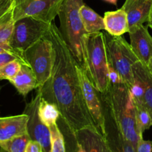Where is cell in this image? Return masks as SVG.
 I'll list each match as a JSON object with an SVG mask.
<instances>
[{
  "mask_svg": "<svg viewBox=\"0 0 152 152\" xmlns=\"http://www.w3.org/2000/svg\"><path fill=\"white\" fill-rule=\"evenodd\" d=\"M48 36L53 43L54 60L51 77L38 88L42 97L57 106L60 119L72 134L96 126L85 102L77 64L54 22L50 24Z\"/></svg>",
  "mask_w": 152,
  "mask_h": 152,
  "instance_id": "obj_1",
  "label": "cell"
},
{
  "mask_svg": "<svg viewBox=\"0 0 152 152\" xmlns=\"http://www.w3.org/2000/svg\"><path fill=\"white\" fill-rule=\"evenodd\" d=\"M83 0H64L59 10L61 34L77 65L87 72L84 36L87 34L80 14Z\"/></svg>",
  "mask_w": 152,
  "mask_h": 152,
  "instance_id": "obj_2",
  "label": "cell"
},
{
  "mask_svg": "<svg viewBox=\"0 0 152 152\" xmlns=\"http://www.w3.org/2000/svg\"><path fill=\"white\" fill-rule=\"evenodd\" d=\"M101 94L108 101L123 133L136 149L138 142L143 137L137 126L134 105L130 89L126 83L111 84L108 91Z\"/></svg>",
  "mask_w": 152,
  "mask_h": 152,
  "instance_id": "obj_3",
  "label": "cell"
},
{
  "mask_svg": "<svg viewBox=\"0 0 152 152\" xmlns=\"http://www.w3.org/2000/svg\"><path fill=\"white\" fill-rule=\"evenodd\" d=\"M87 74L98 93L105 94L110 87L108 62L105 35L101 31L84 36Z\"/></svg>",
  "mask_w": 152,
  "mask_h": 152,
  "instance_id": "obj_4",
  "label": "cell"
},
{
  "mask_svg": "<svg viewBox=\"0 0 152 152\" xmlns=\"http://www.w3.org/2000/svg\"><path fill=\"white\" fill-rule=\"evenodd\" d=\"M105 35L108 62L123 78L129 89L134 85L133 65L139 61L131 45L122 36H113L106 32Z\"/></svg>",
  "mask_w": 152,
  "mask_h": 152,
  "instance_id": "obj_5",
  "label": "cell"
},
{
  "mask_svg": "<svg viewBox=\"0 0 152 152\" xmlns=\"http://www.w3.org/2000/svg\"><path fill=\"white\" fill-rule=\"evenodd\" d=\"M24 57L35 74L39 87L44 86L51 77L54 60L53 43L48 34L25 50Z\"/></svg>",
  "mask_w": 152,
  "mask_h": 152,
  "instance_id": "obj_6",
  "label": "cell"
},
{
  "mask_svg": "<svg viewBox=\"0 0 152 152\" xmlns=\"http://www.w3.org/2000/svg\"><path fill=\"white\" fill-rule=\"evenodd\" d=\"M50 24L32 17H24L15 21L10 45L24 53L47 35Z\"/></svg>",
  "mask_w": 152,
  "mask_h": 152,
  "instance_id": "obj_7",
  "label": "cell"
},
{
  "mask_svg": "<svg viewBox=\"0 0 152 152\" xmlns=\"http://www.w3.org/2000/svg\"><path fill=\"white\" fill-rule=\"evenodd\" d=\"M64 0H18L13 8L14 21L32 17L46 23H52L58 16Z\"/></svg>",
  "mask_w": 152,
  "mask_h": 152,
  "instance_id": "obj_8",
  "label": "cell"
},
{
  "mask_svg": "<svg viewBox=\"0 0 152 152\" xmlns=\"http://www.w3.org/2000/svg\"><path fill=\"white\" fill-rule=\"evenodd\" d=\"M105 117L104 137L111 152H137L134 147L123 133L111 107L103 95L99 94Z\"/></svg>",
  "mask_w": 152,
  "mask_h": 152,
  "instance_id": "obj_9",
  "label": "cell"
},
{
  "mask_svg": "<svg viewBox=\"0 0 152 152\" xmlns=\"http://www.w3.org/2000/svg\"><path fill=\"white\" fill-rule=\"evenodd\" d=\"M41 94L38 91L37 96L26 105L24 114L28 116L27 132L31 140L38 142L42 147L43 152L51 151L50 132L48 126L43 123L39 116L38 107Z\"/></svg>",
  "mask_w": 152,
  "mask_h": 152,
  "instance_id": "obj_10",
  "label": "cell"
},
{
  "mask_svg": "<svg viewBox=\"0 0 152 152\" xmlns=\"http://www.w3.org/2000/svg\"><path fill=\"white\" fill-rule=\"evenodd\" d=\"M77 74L80 79L85 102L96 127L102 134L105 133V117L102 101L97 91L95 89L84 70L77 65Z\"/></svg>",
  "mask_w": 152,
  "mask_h": 152,
  "instance_id": "obj_11",
  "label": "cell"
},
{
  "mask_svg": "<svg viewBox=\"0 0 152 152\" xmlns=\"http://www.w3.org/2000/svg\"><path fill=\"white\" fill-rule=\"evenodd\" d=\"M131 47L139 61L147 66L152 56V37L143 24L129 28Z\"/></svg>",
  "mask_w": 152,
  "mask_h": 152,
  "instance_id": "obj_12",
  "label": "cell"
},
{
  "mask_svg": "<svg viewBox=\"0 0 152 152\" xmlns=\"http://www.w3.org/2000/svg\"><path fill=\"white\" fill-rule=\"evenodd\" d=\"M74 135L86 152H111L105 137L96 126L84 128Z\"/></svg>",
  "mask_w": 152,
  "mask_h": 152,
  "instance_id": "obj_13",
  "label": "cell"
},
{
  "mask_svg": "<svg viewBox=\"0 0 152 152\" xmlns=\"http://www.w3.org/2000/svg\"><path fill=\"white\" fill-rule=\"evenodd\" d=\"M28 116L26 114L0 117V142L22 135L27 132Z\"/></svg>",
  "mask_w": 152,
  "mask_h": 152,
  "instance_id": "obj_14",
  "label": "cell"
},
{
  "mask_svg": "<svg viewBox=\"0 0 152 152\" xmlns=\"http://www.w3.org/2000/svg\"><path fill=\"white\" fill-rule=\"evenodd\" d=\"M152 0H126L122 8L126 11L129 28L148 22Z\"/></svg>",
  "mask_w": 152,
  "mask_h": 152,
  "instance_id": "obj_15",
  "label": "cell"
},
{
  "mask_svg": "<svg viewBox=\"0 0 152 152\" xmlns=\"http://www.w3.org/2000/svg\"><path fill=\"white\" fill-rule=\"evenodd\" d=\"M14 0H0V43H10L14 28Z\"/></svg>",
  "mask_w": 152,
  "mask_h": 152,
  "instance_id": "obj_16",
  "label": "cell"
},
{
  "mask_svg": "<svg viewBox=\"0 0 152 152\" xmlns=\"http://www.w3.org/2000/svg\"><path fill=\"white\" fill-rule=\"evenodd\" d=\"M132 70L134 81L137 82L143 90L144 106L152 114V74L140 61L134 64Z\"/></svg>",
  "mask_w": 152,
  "mask_h": 152,
  "instance_id": "obj_17",
  "label": "cell"
},
{
  "mask_svg": "<svg viewBox=\"0 0 152 152\" xmlns=\"http://www.w3.org/2000/svg\"><path fill=\"white\" fill-rule=\"evenodd\" d=\"M9 82L22 96H26L31 91L39 87L35 74L31 67L25 64H22L17 74Z\"/></svg>",
  "mask_w": 152,
  "mask_h": 152,
  "instance_id": "obj_18",
  "label": "cell"
},
{
  "mask_svg": "<svg viewBox=\"0 0 152 152\" xmlns=\"http://www.w3.org/2000/svg\"><path fill=\"white\" fill-rule=\"evenodd\" d=\"M106 32L113 36H122L129 32L127 14L123 8L105 12L103 16Z\"/></svg>",
  "mask_w": 152,
  "mask_h": 152,
  "instance_id": "obj_19",
  "label": "cell"
},
{
  "mask_svg": "<svg viewBox=\"0 0 152 152\" xmlns=\"http://www.w3.org/2000/svg\"><path fill=\"white\" fill-rule=\"evenodd\" d=\"M80 14L87 34H94L105 30L103 17L88 6L83 4L80 7Z\"/></svg>",
  "mask_w": 152,
  "mask_h": 152,
  "instance_id": "obj_20",
  "label": "cell"
},
{
  "mask_svg": "<svg viewBox=\"0 0 152 152\" xmlns=\"http://www.w3.org/2000/svg\"><path fill=\"white\" fill-rule=\"evenodd\" d=\"M38 113L43 123L48 127L57 123V120L60 119V112L57 106L53 102L45 99L42 96L39 103Z\"/></svg>",
  "mask_w": 152,
  "mask_h": 152,
  "instance_id": "obj_21",
  "label": "cell"
},
{
  "mask_svg": "<svg viewBox=\"0 0 152 152\" xmlns=\"http://www.w3.org/2000/svg\"><path fill=\"white\" fill-rule=\"evenodd\" d=\"M30 140L31 137L28 134L26 133L0 142V147L3 151L6 152H25Z\"/></svg>",
  "mask_w": 152,
  "mask_h": 152,
  "instance_id": "obj_22",
  "label": "cell"
},
{
  "mask_svg": "<svg viewBox=\"0 0 152 152\" xmlns=\"http://www.w3.org/2000/svg\"><path fill=\"white\" fill-rule=\"evenodd\" d=\"M134 105L135 108L137 126L140 134L142 135L145 131L149 129L150 127L152 126L151 114L143 105L134 103Z\"/></svg>",
  "mask_w": 152,
  "mask_h": 152,
  "instance_id": "obj_23",
  "label": "cell"
},
{
  "mask_svg": "<svg viewBox=\"0 0 152 152\" xmlns=\"http://www.w3.org/2000/svg\"><path fill=\"white\" fill-rule=\"evenodd\" d=\"M50 132V152H67L65 138L57 123L49 126Z\"/></svg>",
  "mask_w": 152,
  "mask_h": 152,
  "instance_id": "obj_24",
  "label": "cell"
},
{
  "mask_svg": "<svg viewBox=\"0 0 152 152\" xmlns=\"http://www.w3.org/2000/svg\"><path fill=\"white\" fill-rule=\"evenodd\" d=\"M22 64L20 61L16 59L1 67L0 68V80H7L9 81L13 79L19 71Z\"/></svg>",
  "mask_w": 152,
  "mask_h": 152,
  "instance_id": "obj_25",
  "label": "cell"
},
{
  "mask_svg": "<svg viewBox=\"0 0 152 152\" xmlns=\"http://www.w3.org/2000/svg\"><path fill=\"white\" fill-rule=\"evenodd\" d=\"M16 59L20 61L22 64L28 65V63L19 56L13 54L11 53H9V52H4V53H0V68L5 65L6 64L9 63L13 60H16Z\"/></svg>",
  "mask_w": 152,
  "mask_h": 152,
  "instance_id": "obj_26",
  "label": "cell"
},
{
  "mask_svg": "<svg viewBox=\"0 0 152 152\" xmlns=\"http://www.w3.org/2000/svg\"><path fill=\"white\" fill-rule=\"evenodd\" d=\"M108 75H109L110 85H117L120 83H125L123 78L118 72L108 64Z\"/></svg>",
  "mask_w": 152,
  "mask_h": 152,
  "instance_id": "obj_27",
  "label": "cell"
},
{
  "mask_svg": "<svg viewBox=\"0 0 152 152\" xmlns=\"http://www.w3.org/2000/svg\"><path fill=\"white\" fill-rule=\"evenodd\" d=\"M4 52H9V53H13V54L16 55V56H19V57H21L22 59H23L26 62V60L25 59V57H24V53L16 50V49L13 48L10 45V43H0V53H4Z\"/></svg>",
  "mask_w": 152,
  "mask_h": 152,
  "instance_id": "obj_28",
  "label": "cell"
},
{
  "mask_svg": "<svg viewBox=\"0 0 152 152\" xmlns=\"http://www.w3.org/2000/svg\"><path fill=\"white\" fill-rule=\"evenodd\" d=\"M137 152H152V141L142 139L138 142L136 148Z\"/></svg>",
  "mask_w": 152,
  "mask_h": 152,
  "instance_id": "obj_29",
  "label": "cell"
},
{
  "mask_svg": "<svg viewBox=\"0 0 152 152\" xmlns=\"http://www.w3.org/2000/svg\"><path fill=\"white\" fill-rule=\"evenodd\" d=\"M25 152H43L42 147L38 142L30 140L27 145Z\"/></svg>",
  "mask_w": 152,
  "mask_h": 152,
  "instance_id": "obj_30",
  "label": "cell"
},
{
  "mask_svg": "<svg viewBox=\"0 0 152 152\" xmlns=\"http://www.w3.org/2000/svg\"><path fill=\"white\" fill-rule=\"evenodd\" d=\"M74 152H86V151L85 150V148H83L80 144H79L78 142H77V140H76L75 149H74Z\"/></svg>",
  "mask_w": 152,
  "mask_h": 152,
  "instance_id": "obj_31",
  "label": "cell"
},
{
  "mask_svg": "<svg viewBox=\"0 0 152 152\" xmlns=\"http://www.w3.org/2000/svg\"><path fill=\"white\" fill-rule=\"evenodd\" d=\"M148 26L152 29V7H151V12H150V15H149V17H148Z\"/></svg>",
  "mask_w": 152,
  "mask_h": 152,
  "instance_id": "obj_32",
  "label": "cell"
},
{
  "mask_svg": "<svg viewBox=\"0 0 152 152\" xmlns=\"http://www.w3.org/2000/svg\"><path fill=\"white\" fill-rule=\"evenodd\" d=\"M147 67H148V70H149V71H150V72H151V74H152V56H151V59H150L149 62H148V65H147Z\"/></svg>",
  "mask_w": 152,
  "mask_h": 152,
  "instance_id": "obj_33",
  "label": "cell"
},
{
  "mask_svg": "<svg viewBox=\"0 0 152 152\" xmlns=\"http://www.w3.org/2000/svg\"><path fill=\"white\" fill-rule=\"evenodd\" d=\"M103 1H106V2H108V3H111V4H114V5H116L117 2V0H103Z\"/></svg>",
  "mask_w": 152,
  "mask_h": 152,
  "instance_id": "obj_34",
  "label": "cell"
},
{
  "mask_svg": "<svg viewBox=\"0 0 152 152\" xmlns=\"http://www.w3.org/2000/svg\"><path fill=\"white\" fill-rule=\"evenodd\" d=\"M14 1H18V0H14Z\"/></svg>",
  "mask_w": 152,
  "mask_h": 152,
  "instance_id": "obj_35",
  "label": "cell"
},
{
  "mask_svg": "<svg viewBox=\"0 0 152 152\" xmlns=\"http://www.w3.org/2000/svg\"><path fill=\"white\" fill-rule=\"evenodd\" d=\"M151 119H152V114H151Z\"/></svg>",
  "mask_w": 152,
  "mask_h": 152,
  "instance_id": "obj_36",
  "label": "cell"
}]
</instances>
